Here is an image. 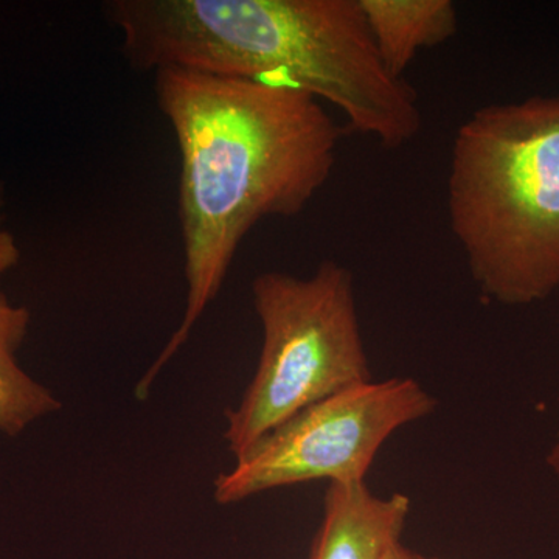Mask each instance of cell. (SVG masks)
I'll return each instance as SVG.
<instances>
[{"label":"cell","instance_id":"cell-13","mask_svg":"<svg viewBox=\"0 0 559 559\" xmlns=\"http://www.w3.org/2000/svg\"><path fill=\"white\" fill-rule=\"evenodd\" d=\"M558 439H559V432H558Z\"/></svg>","mask_w":559,"mask_h":559},{"label":"cell","instance_id":"cell-12","mask_svg":"<svg viewBox=\"0 0 559 559\" xmlns=\"http://www.w3.org/2000/svg\"><path fill=\"white\" fill-rule=\"evenodd\" d=\"M415 559H432V558H426V557H421V555H417V557H415Z\"/></svg>","mask_w":559,"mask_h":559},{"label":"cell","instance_id":"cell-7","mask_svg":"<svg viewBox=\"0 0 559 559\" xmlns=\"http://www.w3.org/2000/svg\"><path fill=\"white\" fill-rule=\"evenodd\" d=\"M359 7L381 61L399 79L419 50L441 46L457 33L451 0H359Z\"/></svg>","mask_w":559,"mask_h":559},{"label":"cell","instance_id":"cell-9","mask_svg":"<svg viewBox=\"0 0 559 559\" xmlns=\"http://www.w3.org/2000/svg\"><path fill=\"white\" fill-rule=\"evenodd\" d=\"M20 257V249H17L13 235L0 227V274L16 266Z\"/></svg>","mask_w":559,"mask_h":559},{"label":"cell","instance_id":"cell-11","mask_svg":"<svg viewBox=\"0 0 559 559\" xmlns=\"http://www.w3.org/2000/svg\"><path fill=\"white\" fill-rule=\"evenodd\" d=\"M547 463H549L550 469L554 471L555 476L559 479V439L554 444V448H551L549 455H547Z\"/></svg>","mask_w":559,"mask_h":559},{"label":"cell","instance_id":"cell-5","mask_svg":"<svg viewBox=\"0 0 559 559\" xmlns=\"http://www.w3.org/2000/svg\"><path fill=\"white\" fill-rule=\"evenodd\" d=\"M437 400L412 378L369 381L312 404L257 441L215 480L221 506L307 481L366 480L385 441Z\"/></svg>","mask_w":559,"mask_h":559},{"label":"cell","instance_id":"cell-2","mask_svg":"<svg viewBox=\"0 0 559 559\" xmlns=\"http://www.w3.org/2000/svg\"><path fill=\"white\" fill-rule=\"evenodd\" d=\"M103 9L134 69L305 92L384 148L421 130L417 92L381 61L359 0H112Z\"/></svg>","mask_w":559,"mask_h":559},{"label":"cell","instance_id":"cell-3","mask_svg":"<svg viewBox=\"0 0 559 559\" xmlns=\"http://www.w3.org/2000/svg\"><path fill=\"white\" fill-rule=\"evenodd\" d=\"M452 234L481 297L530 307L559 289V95L477 109L455 132Z\"/></svg>","mask_w":559,"mask_h":559},{"label":"cell","instance_id":"cell-10","mask_svg":"<svg viewBox=\"0 0 559 559\" xmlns=\"http://www.w3.org/2000/svg\"><path fill=\"white\" fill-rule=\"evenodd\" d=\"M415 557H417V554H414V551L406 549V547H404L403 544L400 543L396 544V546L389 551L388 557H385L384 559H415Z\"/></svg>","mask_w":559,"mask_h":559},{"label":"cell","instance_id":"cell-8","mask_svg":"<svg viewBox=\"0 0 559 559\" xmlns=\"http://www.w3.org/2000/svg\"><path fill=\"white\" fill-rule=\"evenodd\" d=\"M31 314L0 294V430L17 436L31 423L61 407L60 401L17 366L16 352Z\"/></svg>","mask_w":559,"mask_h":559},{"label":"cell","instance_id":"cell-1","mask_svg":"<svg viewBox=\"0 0 559 559\" xmlns=\"http://www.w3.org/2000/svg\"><path fill=\"white\" fill-rule=\"evenodd\" d=\"M154 75L180 154L187 305L138 399L189 341L246 235L270 216L299 215L329 182L341 140L329 110L305 92L175 68Z\"/></svg>","mask_w":559,"mask_h":559},{"label":"cell","instance_id":"cell-4","mask_svg":"<svg viewBox=\"0 0 559 559\" xmlns=\"http://www.w3.org/2000/svg\"><path fill=\"white\" fill-rule=\"evenodd\" d=\"M252 294L263 347L240 406L227 414L235 459L312 404L373 380L348 267L329 260L305 278L264 272Z\"/></svg>","mask_w":559,"mask_h":559},{"label":"cell","instance_id":"cell-6","mask_svg":"<svg viewBox=\"0 0 559 559\" xmlns=\"http://www.w3.org/2000/svg\"><path fill=\"white\" fill-rule=\"evenodd\" d=\"M411 499L374 495L362 481H333L310 559H384L401 543Z\"/></svg>","mask_w":559,"mask_h":559}]
</instances>
